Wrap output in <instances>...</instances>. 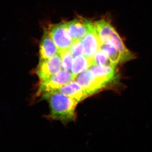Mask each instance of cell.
Here are the masks:
<instances>
[{"label":"cell","instance_id":"cell-1","mask_svg":"<svg viewBox=\"0 0 152 152\" xmlns=\"http://www.w3.org/2000/svg\"><path fill=\"white\" fill-rule=\"evenodd\" d=\"M48 101L50 108V117L53 119L67 122L75 118L76 106L78 103L72 98L53 92L43 96Z\"/></svg>","mask_w":152,"mask_h":152},{"label":"cell","instance_id":"cell-2","mask_svg":"<svg viewBox=\"0 0 152 152\" xmlns=\"http://www.w3.org/2000/svg\"><path fill=\"white\" fill-rule=\"evenodd\" d=\"M94 24L101 43L115 47L121 53L124 62L134 58V55L127 48L121 37L108 21L102 19L95 22Z\"/></svg>","mask_w":152,"mask_h":152},{"label":"cell","instance_id":"cell-3","mask_svg":"<svg viewBox=\"0 0 152 152\" xmlns=\"http://www.w3.org/2000/svg\"><path fill=\"white\" fill-rule=\"evenodd\" d=\"M75 79L72 74L68 71H60L46 80L41 82L37 92L38 96L56 91L71 83Z\"/></svg>","mask_w":152,"mask_h":152},{"label":"cell","instance_id":"cell-4","mask_svg":"<svg viewBox=\"0 0 152 152\" xmlns=\"http://www.w3.org/2000/svg\"><path fill=\"white\" fill-rule=\"evenodd\" d=\"M49 30L59 51L69 50L74 42L68 31L67 23L53 25Z\"/></svg>","mask_w":152,"mask_h":152},{"label":"cell","instance_id":"cell-5","mask_svg":"<svg viewBox=\"0 0 152 152\" xmlns=\"http://www.w3.org/2000/svg\"><path fill=\"white\" fill-rule=\"evenodd\" d=\"M62 67V61L59 52L50 58L40 62L37 74L40 82L46 80L60 72Z\"/></svg>","mask_w":152,"mask_h":152},{"label":"cell","instance_id":"cell-6","mask_svg":"<svg viewBox=\"0 0 152 152\" xmlns=\"http://www.w3.org/2000/svg\"><path fill=\"white\" fill-rule=\"evenodd\" d=\"M116 66L93 64L90 67L89 70L98 80L107 88L115 84L118 81L119 75Z\"/></svg>","mask_w":152,"mask_h":152},{"label":"cell","instance_id":"cell-7","mask_svg":"<svg viewBox=\"0 0 152 152\" xmlns=\"http://www.w3.org/2000/svg\"><path fill=\"white\" fill-rule=\"evenodd\" d=\"M75 79L77 83L89 96L106 88L90 70L82 72L76 77Z\"/></svg>","mask_w":152,"mask_h":152},{"label":"cell","instance_id":"cell-8","mask_svg":"<svg viewBox=\"0 0 152 152\" xmlns=\"http://www.w3.org/2000/svg\"><path fill=\"white\" fill-rule=\"evenodd\" d=\"M68 31L73 42L79 40L95 28L94 24L86 19L79 18L67 23Z\"/></svg>","mask_w":152,"mask_h":152},{"label":"cell","instance_id":"cell-9","mask_svg":"<svg viewBox=\"0 0 152 152\" xmlns=\"http://www.w3.org/2000/svg\"><path fill=\"white\" fill-rule=\"evenodd\" d=\"M83 48V55L89 58H93L100 49L102 43L95 28L80 40Z\"/></svg>","mask_w":152,"mask_h":152},{"label":"cell","instance_id":"cell-10","mask_svg":"<svg viewBox=\"0 0 152 152\" xmlns=\"http://www.w3.org/2000/svg\"><path fill=\"white\" fill-rule=\"evenodd\" d=\"M59 50L53 40L49 30H45L40 45V62L50 58L59 53Z\"/></svg>","mask_w":152,"mask_h":152},{"label":"cell","instance_id":"cell-11","mask_svg":"<svg viewBox=\"0 0 152 152\" xmlns=\"http://www.w3.org/2000/svg\"><path fill=\"white\" fill-rule=\"evenodd\" d=\"M56 91L72 98L77 103L89 96L87 93L75 81L71 82Z\"/></svg>","mask_w":152,"mask_h":152},{"label":"cell","instance_id":"cell-12","mask_svg":"<svg viewBox=\"0 0 152 152\" xmlns=\"http://www.w3.org/2000/svg\"><path fill=\"white\" fill-rule=\"evenodd\" d=\"M93 64V58H89L82 55L75 57L72 65V73L75 79L79 74L86 70Z\"/></svg>","mask_w":152,"mask_h":152},{"label":"cell","instance_id":"cell-13","mask_svg":"<svg viewBox=\"0 0 152 152\" xmlns=\"http://www.w3.org/2000/svg\"><path fill=\"white\" fill-rule=\"evenodd\" d=\"M100 49L104 52L112 61L117 65L120 63H124L121 53L111 45L102 44Z\"/></svg>","mask_w":152,"mask_h":152},{"label":"cell","instance_id":"cell-14","mask_svg":"<svg viewBox=\"0 0 152 152\" xmlns=\"http://www.w3.org/2000/svg\"><path fill=\"white\" fill-rule=\"evenodd\" d=\"M94 64L102 66H115L117 65L114 64L110 59L107 54L100 49L94 56L93 58Z\"/></svg>","mask_w":152,"mask_h":152},{"label":"cell","instance_id":"cell-15","mask_svg":"<svg viewBox=\"0 0 152 152\" xmlns=\"http://www.w3.org/2000/svg\"><path fill=\"white\" fill-rule=\"evenodd\" d=\"M62 61V67L64 70L69 71L72 69L73 56L69 50L59 52Z\"/></svg>","mask_w":152,"mask_h":152},{"label":"cell","instance_id":"cell-16","mask_svg":"<svg viewBox=\"0 0 152 152\" xmlns=\"http://www.w3.org/2000/svg\"><path fill=\"white\" fill-rule=\"evenodd\" d=\"M69 50L74 58L83 54V48L80 40L73 42Z\"/></svg>","mask_w":152,"mask_h":152}]
</instances>
